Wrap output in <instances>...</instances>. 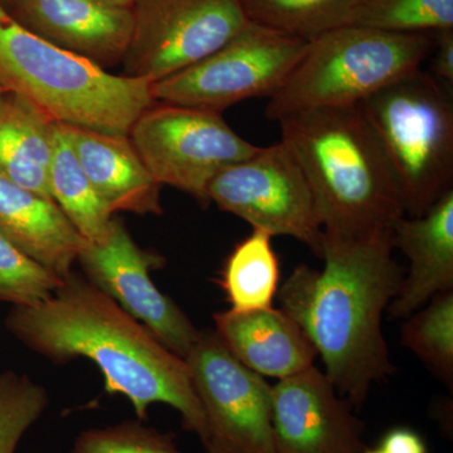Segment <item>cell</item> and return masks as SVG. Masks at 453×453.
<instances>
[{
	"instance_id": "1",
	"label": "cell",
	"mask_w": 453,
	"mask_h": 453,
	"mask_svg": "<svg viewBox=\"0 0 453 453\" xmlns=\"http://www.w3.org/2000/svg\"><path fill=\"white\" fill-rule=\"evenodd\" d=\"M5 327L55 365L76 357L94 362L106 393L127 396L140 421L148 418L151 404L170 405L180 414L183 427L207 446V421L186 360L85 276L73 271L49 300L13 306Z\"/></svg>"
},
{
	"instance_id": "2",
	"label": "cell",
	"mask_w": 453,
	"mask_h": 453,
	"mask_svg": "<svg viewBox=\"0 0 453 453\" xmlns=\"http://www.w3.org/2000/svg\"><path fill=\"white\" fill-rule=\"evenodd\" d=\"M392 232L368 240L325 237L323 270L300 265L277 300L311 340L325 374L356 410L395 372L381 318L404 280Z\"/></svg>"
},
{
	"instance_id": "3",
	"label": "cell",
	"mask_w": 453,
	"mask_h": 453,
	"mask_svg": "<svg viewBox=\"0 0 453 453\" xmlns=\"http://www.w3.org/2000/svg\"><path fill=\"white\" fill-rule=\"evenodd\" d=\"M281 142L299 162L325 237L368 240L405 216L395 175L359 105L283 116Z\"/></svg>"
},
{
	"instance_id": "4",
	"label": "cell",
	"mask_w": 453,
	"mask_h": 453,
	"mask_svg": "<svg viewBox=\"0 0 453 453\" xmlns=\"http://www.w3.org/2000/svg\"><path fill=\"white\" fill-rule=\"evenodd\" d=\"M0 85L55 122L129 135L157 101L153 83L113 74L27 31L0 4Z\"/></svg>"
},
{
	"instance_id": "5",
	"label": "cell",
	"mask_w": 453,
	"mask_h": 453,
	"mask_svg": "<svg viewBox=\"0 0 453 453\" xmlns=\"http://www.w3.org/2000/svg\"><path fill=\"white\" fill-rule=\"evenodd\" d=\"M434 49L428 33L344 26L309 42L281 88L268 98V120L319 107L357 106L375 92L421 70Z\"/></svg>"
},
{
	"instance_id": "6",
	"label": "cell",
	"mask_w": 453,
	"mask_h": 453,
	"mask_svg": "<svg viewBox=\"0 0 453 453\" xmlns=\"http://www.w3.org/2000/svg\"><path fill=\"white\" fill-rule=\"evenodd\" d=\"M359 107L395 175L405 216H422L453 189L451 94L417 70Z\"/></svg>"
},
{
	"instance_id": "7",
	"label": "cell",
	"mask_w": 453,
	"mask_h": 453,
	"mask_svg": "<svg viewBox=\"0 0 453 453\" xmlns=\"http://www.w3.org/2000/svg\"><path fill=\"white\" fill-rule=\"evenodd\" d=\"M309 42L249 23L228 43L151 85L155 101L220 112L281 88Z\"/></svg>"
},
{
	"instance_id": "8",
	"label": "cell",
	"mask_w": 453,
	"mask_h": 453,
	"mask_svg": "<svg viewBox=\"0 0 453 453\" xmlns=\"http://www.w3.org/2000/svg\"><path fill=\"white\" fill-rule=\"evenodd\" d=\"M129 136L162 186L177 188L201 203H208V186L216 175L259 148L238 135L220 112L170 104L149 107Z\"/></svg>"
},
{
	"instance_id": "9",
	"label": "cell",
	"mask_w": 453,
	"mask_h": 453,
	"mask_svg": "<svg viewBox=\"0 0 453 453\" xmlns=\"http://www.w3.org/2000/svg\"><path fill=\"white\" fill-rule=\"evenodd\" d=\"M207 198L252 228L295 238L323 256V226L311 188L285 142L258 148L222 170L208 186Z\"/></svg>"
},
{
	"instance_id": "10",
	"label": "cell",
	"mask_w": 453,
	"mask_h": 453,
	"mask_svg": "<svg viewBox=\"0 0 453 453\" xmlns=\"http://www.w3.org/2000/svg\"><path fill=\"white\" fill-rule=\"evenodd\" d=\"M207 421L205 453H276L273 386L243 365L214 330L184 357Z\"/></svg>"
},
{
	"instance_id": "11",
	"label": "cell",
	"mask_w": 453,
	"mask_h": 453,
	"mask_svg": "<svg viewBox=\"0 0 453 453\" xmlns=\"http://www.w3.org/2000/svg\"><path fill=\"white\" fill-rule=\"evenodd\" d=\"M125 76L155 83L211 56L250 20L240 0H139Z\"/></svg>"
},
{
	"instance_id": "12",
	"label": "cell",
	"mask_w": 453,
	"mask_h": 453,
	"mask_svg": "<svg viewBox=\"0 0 453 453\" xmlns=\"http://www.w3.org/2000/svg\"><path fill=\"white\" fill-rule=\"evenodd\" d=\"M77 264L82 275L157 336L173 353L186 357L199 338L186 312L155 286L151 268L164 259L140 249L127 226L113 217L98 242H86Z\"/></svg>"
},
{
	"instance_id": "13",
	"label": "cell",
	"mask_w": 453,
	"mask_h": 453,
	"mask_svg": "<svg viewBox=\"0 0 453 453\" xmlns=\"http://www.w3.org/2000/svg\"><path fill=\"white\" fill-rule=\"evenodd\" d=\"M315 365L273 386L276 453H362L365 423Z\"/></svg>"
},
{
	"instance_id": "14",
	"label": "cell",
	"mask_w": 453,
	"mask_h": 453,
	"mask_svg": "<svg viewBox=\"0 0 453 453\" xmlns=\"http://www.w3.org/2000/svg\"><path fill=\"white\" fill-rule=\"evenodd\" d=\"M27 31L100 67L122 65L133 38V8L103 0H5L0 3Z\"/></svg>"
},
{
	"instance_id": "15",
	"label": "cell",
	"mask_w": 453,
	"mask_h": 453,
	"mask_svg": "<svg viewBox=\"0 0 453 453\" xmlns=\"http://www.w3.org/2000/svg\"><path fill=\"white\" fill-rule=\"evenodd\" d=\"M393 249L410 261L408 275L387 311L407 319L438 294L453 291V189L419 217L392 226Z\"/></svg>"
},
{
	"instance_id": "16",
	"label": "cell",
	"mask_w": 453,
	"mask_h": 453,
	"mask_svg": "<svg viewBox=\"0 0 453 453\" xmlns=\"http://www.w3.org/2000/svg\"><path fill=\"white\" fill-rule=\"evenodd\" d=\"M59 124V122H58ZM97 195L112 211L162 214L160 188L129 135L59 124Z\"/></svg>"
},
{
	"instance_id": "17",
	"label": "cell",
	"mask_w": 453,
	"mask_h": 453,
	"mask_svg": "<svg viewBox=\"0 0 453 453\" xmlns=\"http://www.w3.org/2000/svg\"><path fill=\"white\" fill-rule=\"evenodd\" d=\"M214 332L243 365L281 380L315 365L319 357L300 325L281 309L217 312Z\"/></svg>"
},
{
	"instance_id": "18",
	"label": "cell",
	"mask_w": 453,
	"mask_h": 453,
	"mask_svg": "<svg viewBox=\"0 0 453 453\" xmlns=\"http://www.w3.org/2000/svg\"><path fill=\"white\" fill-rule=\"evenodd\" d=\"M0 234L50 273L70 275L86 241L52 199L0 175Z\"/></svg>"
},
{
	"instance_id": "19",
	"label": "cell",
	"mask_w": 453,
	"mask_h": 453,
	"mask_svg": "<svg viewBox=\"0 0 453 453\" xmlns=\"http://www.w3.org/2000/svg\"><path fill=\"white\" fill-rule=\"evenodd\" d=\"M56 122L27 98L5 91L0 97V175L50 198V166Z\"/></svg>"
},
{
	"instance_id": "20",
	"label": "cell",
	"mask_w": 453,
	"mask_h": 453,
	"mask_svg": "<svg viewBox=\"0 0 453 453\" xmlns=\"http://www.w3.org/2000/svg\"><path fill=\"white\" fill-rule=\"evenodd\" d=\"M49 181L50 198L83 240L89 243L104 240L113 213L88 180L58 122Z\"/></svg>"
},
{
	"instance_id": "21",
	"label": "cell",
	"mask_w": 453,
	"mask_h": 453,
	"mask_svg": "<svg viewBox=\"0 0 453 453\" xmlns=\"http://www.w3.org/2000/svg\"><path fill=\"white\" fill-rule=\"evenodd\" d=\"M252 229L249 237L235 244L220 277V286L235 311L271 308L280 288V259L273 235Z\"/></svg>"
},
{
	"instance_id": "22",
	"label": "cell",
	"mask_w": 453,
	"mask_h": 453,
	"mask_svg": "<svg viewBox=\"0 0 453 453\" xmlns=\"http://www.w3.org/2000/svg\"><path fill=\"white\" fill-rule=\"evenodd\" d=\"M255 25L311 42L350 26L365 0H240Z\"/></svg>"
},
{
	"instance_id": "23",
	"label": "cell",
	"mask_w": 453,
	"mask_h": 453,
	"mask_svg": "<svg viewBox=\"0 0 453 453\" xmlns=\"http://www.w3.org/2000/svg\"><path fill=\"white\" fill-rule=\"evenodd\" d=\"M402 342L429 371L453 386V291L438 294L408 316Z\"/></svg>"
},
{
	"instance_id": "24",
	"label": "cell",
	"mask_w": 453,
	"mask_h": 453,
	"mask_svg": "<svg viewBox=\"0 0 453 453\" xmlns=\"http://www.w3.org/2000/svg\"><path fill=\"white\" fill-rule=\"evenodd\" d=\"M354 26L393 33L453 29V0H365Z\"/></svg>"
},
{
	"instance_id": "25",
	"label": "cell",
	"mask_w": 453,
	"mask_h": 453,
	"mask_svg": "<svg viewBox=\"0 0 453 453\" xmlns=\"http://www.w3.org/2000/svg\"><path fill=\"white\" fill-rule=\"evenodd\" d=\"M49 404L46 388L28 375L0 371V453H16L20 440Z\"/></svg>"
},
{
	"instance_id": "26",
	"label": "cell",
	"mask_w": 453,
	"mask_h": 453,
	"mask_svg": "<svg viewBox=\"0 0 453 453\" xmlns=\"http://www.w3.org/2000/svg\"><path fill=\"white\" fill-rule=\"evenodd\" d=\"M62 279L0 234V303L32 306L49 300Z\"/></svg>"
},
{
	"instance_id": "27",
	"label": "cell",
	"mask_w": 453,
	"mask_h": 453,
	"mask_svg": "<svg viewBox=\"0 0 453 453\" xmlns=\"http://www.w3.org/2000/svg\"><path fill=\"white\" fill-rule=\"evenodd\" d=\"M68 453H183L175 436L149 427L144 421H125L107 427L86 429Z\"/></svg>"
},
{
	"instance_id": "28",
	"label": "cell",
	"mask_w": 453,
	"mask_h": 453,
	"mask_svg": "<svg viewBox=\"0 0 453 453\" xmlns=\"http://www.w3.org/2000/svg\"><path fill=\"white\" fill-rule=\"evenodd\" d=\"M431 70L437 79L453 83V29L434 33Z\"/></svg>"
},
{
	"instance_id": "29",
	"label": "cell",
	"mask_w": 453,
	"mask_h": 453,
	"mask_svg": "<svg viewBox=\"0 0 453 453\" xmlns=\"http://www.w3.org/2000/svg\"><path fill=\"white\" fill-rule=\"evenodd\" d=\"M380 449L384 453H428L421 434L407 427L389 429L381 438Z\"/></svg>"
},
{
	"instance_id": "30",
	"label": "cell",
	"mask_w": 453,
	"mask_h": 453,
	"mask_svg": "<svg viewBox=\"0 0 453 453\" xmlns=\"http://www.w3.org/2000/svg\"><path fill=\"white\" fill-rule=\"evenodd\" d=\"M103 2L116 5V7L133 8L139 0H103Z\"/></svg>"
},
{
	"instance_id": "31",
	"label": "cell",
	"mask_w": 453,
	"mask_h": 453,
	"mask_svg": "<svg viewBox=\"0 0 453 453\" xmlns=\"http://www.w3.org/2000/svg\"><path fill=\"white\" fill-rule=\"evenodd\" d=\"M362 453H384V452L381 451L380 449H368V447H366L365 451H363Z\"/></svg>"
},
{
	"instance_id": "32",
	"label": "cell",
	"mask_w": 453,
	"mask_h": 453,
	"mask_svg": "<svg viewBox=\"0 0 453 453\" xmlns=\"http://www.w3.org/2000/svg\"><path fill=\"white\" fill-rule=\"evenodd\" d=\"M4 92H5L4 88H3L2 85H0V97H2V95L4 94Z\"/></svg>"
},
{
	"instance_id": "33",
	"label": "cell",
	"mask_w": 453,
	"mask_h": 453,
	"mask_svg": "<svg viewBox=\"0 0 453 453\" xmlns=\"http://www.w3.org/2000/svg\"><path fill=\"white\" fill-rule=\"evenodd\" d=\"M4 2H5V0H0V3H4Z\"/></svg>"
}]
</instances>
